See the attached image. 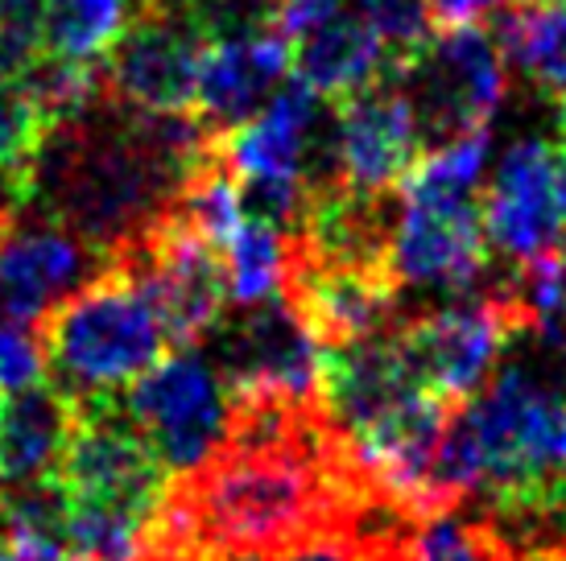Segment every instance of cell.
Listing matches in <instances>:
<instances>
[{
	"instance_id": "cell-6",
	"label": "cell",
	"mask_w": 566,
	"mask_h": 561,
	"mask_svg": "<svg viewBox=\"0 0 566 561\" xmlns=\"http://www.w3.org/2000/svg\"><path fill=\"white\" fill-rule=\"evenodd\" d=\"M116 401L170 475L203 467L228 437L232 396L216 359L199 347H178L174 356H161Z\"/></svg>"
},
{
	"instance_id": "cell-19",
	"label": "cell",
	"mask_w": 566,
	"mask_h": 561,
	"mask_svg": "<svg viewBox=\"0 0 566 561\" xmlns=\"http://www.w3.org/2000/svg\"><path fill=\"white\" fill-rule=\"evenodd\" d=\"M285 268V232L269 219L244 211L240 227L223 244V273H228V297L232 306H256L282 294Z\"/></svg>"
},
{
	"instance_id": "cell-26",
	"label": "cell",
	"mask_w": 566,
	"mask_h": 561,
	"mask_svg": "<svg viewBox=\"0 0 566 561\" xmlns=\"http://www.w3.org/2000/svg\"><path fill=\"white\" fill-rule=\"evenodd\" d=\"M517 561H566V537H554V541H542V546L521 549Z\"/></svg>"
},
{
	"instance_id": "cell-10",
	"label": "cell",
	"mask_w": 566,
	"mask_h": 561,
	"mask_svg": "<svg viewBox=\"0 0 566 561\" xmlns=\"http://www.w3.org/2000/svg\"><path fill=\"white\" fill-rule=\"evenodd\" d=\"M108 256L92 248L80 232L25 203L9 215L0 240V318L38 327V318L92 280Z\"/></svg>"
},
{
	"instance_id": "cell-1",
	"label": "cell",
	"mask_w": 566,
	"mask_h": 561,
	"mask_svg": "<svg viewBox=\"0 0 566 561\" xmlns=\"http://www.w3.org/2000/svg\"><path fill=\"white\" fill-rule=\"evenodd\" d=\"M207 145L211 133L195 116H149L99 92L46 137L30 199L112 261L170 211Z\"/></svg>"
},
{
	"instance_id": "cell-25",
	"label": "cell",
	"mask_w": 566,
	"mask_h": 561,
	"mask_svg": "<svg viewBox=\"0 0 566 561\" xmlns=\"http://www.w3.org/2000/svg\"><path fill=\"white\" fill-rule=\"evenodd\" d=\"M554 203H558V223L566 227V145L554 140Z\"/></svg>"
},
{
	"instance_id": "cell-21",
	"label": "cell",
	"mask_w": 566,
	"mask_h": 561,
	"mask_svg": "<svg viewBox=\"0 0 566 561\" xmlns=\"http://www.w3.org/2000/svg\"><path fill=\"white\" fill-rule=\"evenodd\" d=\"M50 133H54V120L21 83L0 87V194L30 199L33 161Z\"/></svg>"
},
{
	"instance_id": "cell-14",
	"label": "cell",
	"mask_w": 566,
	"mask_h": 561,
	"mask_svg": "<svg viewBox=\"0 0 566 561\" xmlns=\"http://www.w3.org/2000/svg\"><path fill=\"white\" fill-rule=\"evenodd\" d=\"M285 78H290V46L277 25L211 38L199 63L190 116L207 133H228L265 108Z\"/></svg>"
},
{
	"instance_id": "cell-13",
	"label": "cell",
	"mask_w": 566,
	"mask_h": 561,
	"mask_svg": "<svg viewBox=\"0 0 566 561\" xmlns=\"http://www.w3.org/2000/svg\"><path fill=\"white\" fill-rule=\"evenodd\" d=\"M484 207L488 252L509 268L534 261L558 244V203H554V145L551 140H513L501 166L492 170Z\"/></svg>"
},
{
	"instance_id": "cell-8",
	"label": "cell",
	"mask_w": 566,
	"mask_h": 561,
	"mask_svg": "<svg viewBox=\"0 0 566 561\" xmlns=\"http://www.w3.org/2000/svg\"><path fill=\"white\" fill-rule=\"evenodd\" d=\"M517 335V318L492 289L472 297L459 294L439 310L397 322V343L413 380L447 405H463Z\"/></svg>"
},
{
	"instance_id": "cell-11",
	"label": "cell",
	"mask_w": 566,
	"mask_h": 561,
	"mask_svg": "<svg viewBox=\"0 0 566 561\" xmlns=\"http://www.w3.org/2000/svg\"><path fill=\"white\" fill-rule=\"evenodd\" d=\"M216 368L228 392H277V396H315L318 343L282 294L240 306V314L211 330Z\"/></svg>"
},
{
	"instance_id": "cell-15",
	"label": "cell",
	"mask_w": 566,
	"mask_h": 561,
	"mask_svg": "<svg viewBox=\"0 0 566 561\" xmlns=\"http://www.w3.org/2000/svg\"><path fill=\"white\" fill-rule=\"evenodd\" d=\"M71 421L75 405L50 380L0 396V487L54 475Z\"/></svg>"
},
{
	"instance_id": "cell-27",
	"label": "cell",
	"mask_w": 566,
	"mask_h": 561,
	"mask_svg": "<svg viewBox=\"0 0 566 561\" xmlns=\"http://www.w3.org/2000/svg\"><path fill=\"white\" fill-rule=\"evenodd\" d=\"M17 207H9V199L0 194V240H4V223H9V215H13Z\"/></svg>"
},
{
	"instance_id": "cell-12",
	"label": "cell",
	"mask_w": 566,
	"mask_h": 561,
	"mask_svg": "<svg viewBox=\"0 0 566 561\" xmlns=\"http://www.w3.org/2000/svg\"><path fill=\"white\" fill-rule=\"evenodd\" d=\"M335 116V182L364 194H397L422 157L406 95L394 78L331 104Z\"/></svg>"
},
{
	"instance_id": "cell-18",
	"label": "cell",
	"mask_w": 566,
	"mask_h": 561,
	"mask_svg": "<svg viewBox=\"0 0 566 561\" xmlns=\"http://www.w3.org/2000/svg\"><path fill=\"white\" fill-rule=\"evenodd\" d=\"M137 9L142 0H42V54L99 66Z\"/></svg>"
},
{
	"instance_id": "cell-5",
	"label": "cell",
	"mask_w": 566,
	"mask_h": 561,
	"mask_svg": "<svg viewBox=\"0 0 566 561\" xmlns=\"http://www.w3.org/2000/svg\"><path fill=\"white\" fill-rule=\"evenodd\" d=\"M394 83L413 112L422 154L472 133H488L509 92V63L484 25L430 33L418 54L397 66Z\"/></svg>"
},
{
	"instance_id": "cell-20",
	"label": "cell",
	"mask_w": 566,
	"mask_h": 561,
	"mask_svg": "<svg viewBox=\"0 0 566 561\" xmlns=\"http://www.w3.org/2000/svg\"><path fill=\"white\" fill-rule=\"evenodd\" d=\"M401 561H517V553L488 516L472 520L455 508H439L409 525Z\"/></svg>"
},
{
	"instance_id": "cell-16",
	"label": "cell",
	"mask_w": 566,
	"mask_h": 561,
	"mask_svg": "<svg viewBox=\"0 0 566 561\" xmlns=\"http://www.w3.org/2000/svg\"><path fill=\"white\" fill-rule=\"evenodd\" d=\"M492 38L530 87L566 104V0H504Z\"/></svg>"
},
{
	"instance_id": "cell-7",
	"label": "cell",
	"mask_w": 566,
	"mask_h": 561,
	"mask_svg": "<svg viewBox=\"0 0 566 561\" xmlns=\"http://www.w3.org/2000/svg\"><path fill=\"white\" fill-rule=\"evenodd\" d=\"M112 261H120L142 280L174 351L199 347L223 322L228 301H232L223 252L170 211Z\"/></svg>"
},
{
	"instance_id": "cell-4",
	"label": "cell",
	"mask_w": 566,
	"mask_h": 561,
	"mask_svg": "<svg viewBox=\"0 0 566 561\" xmlns=\"http://www.w3.org/2000/svg\"><path fill=\"white\" fill-rule=\"evenodd\" d=\"M54 479L75 512L108 516L145 532L174 475L161 467L142 430L125 417L120 401H95L75 405Z\"/></svg>"
},
{
	"instance_id": "cell-2",
	"label": "cell",
	"mask_w": 566,
	"mask_h": 561,
	"mask_svg": "<svg viewBox=\"0 0 566 561\" xmlns=\"http://www.w3.org/2000/svg\"><path fill=\"white\" fill-rule=\"evenodd\" d=\"M33 330L46 359V380L71 405L116 401L174 351L142 280L120 261H108L75 294L54 301Z\"/></svg>"
},
{
	"instance_id": "cell-3",
	"label": "cell",
	"mask_w": 566,
	"mask_h": 561,
	"mask_svg": "<svg viewBox=\"0 0 566 561\" xmlns=\"http://www.w3.org/2000/svg\"><path fill=\"white\" fill-rule=\"evenodd\" d=\"M488 145V133H472L418 157L406 187L397 190V223L389 244L397 285L459 297L484 280L492 252L475 187L484 178Z\"/></svg>"
},
{
	"instance_id": "cell-24",
	"label": "cell",
	"mask_w": 566,
	"mask_h": 561,
	"mask_svg": "<svg viewBox=\"0 0 566 561\" xmlns=\"http://www.w3.org/2000/svg\"><path fill=\"white\" fill-rule=\"evenodd\" d=\"M504 0H422L430 33L442 30H463V25H484L496 17Z\"/></svg>"
},
{
	"instance_id": "cell-22",
	"label": "cell",
	"mask_w": 566,
	"mask_h": 561,
	"mask_svg": "<svg viewBox=\"0 0 566 561\" xmlns=\"http://www.w3.org/2000/svg\"><path fill=\"white\" fill-rule=\"evenodd\" d=\"M42 59V0H0V87Z\"/></svg>"
},
{
	"instance_id": "cell-17",
	"label": "cell",
	"mask_w": 566,
	"mask_h": 561,
	"mask_svg": "<svg viewBox=\"0 0 566 561\" xmlns=\"http://www.w3.org/2000/svg\"><path fill=\"white\" fill-rule=\"evenodd\" d=\"M413 520L418 516L397 508L394 499L368 496L347 525L311 532L277 553L249 561H401V546H406Z\"/></svg>"
},
{
	"instance_id": "cell-23",
	"label": "cell",
	"mask_w": 566,
	"mask_h": 561,
	"mask_svg": "<svg viewBox=\"0 0 566 561\" xmlns=\"http://www.w3.org/2000/svg\"><path fill=\"white\" fill-rule=\"evenodd\" d=\"M42 380H46V359H42L38 330L0 318V396L42 384Z\"/></svg>"
},
{
	"instance_id": "cell-9",
	"label": "cell",
	"mask_w": 566,
	"mask_h": 561,
	"mask_svg": "<svg viewBox=\"0 0 566 561\" xmlns=\"http://www.w3.org/2000/svg\"><path fill=\"white\" fill-rule=\"evenodd\" d=\"M207 38L182 13L142 4L120 42L99 63V83L112 104L149 116H190Z\"/></svg>"
}]
</instances>
